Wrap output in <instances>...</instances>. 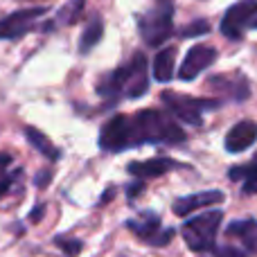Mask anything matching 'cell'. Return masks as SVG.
Segmentation results:
<instances>
[{
	"instance_id": "8fae6325",
	"label": "cell",
	"mask_w": 257,
	"mask_h": 257,
	"mask_svg": "<svg viewBox=\"0 0 257 257\" xmlns=\"http://www.w3.org/2000/svg\"><path fill=\"white\" fill-rule=\"evenodd\" d=\"M183 167L178 160L174 158H149V160H133L128 163V174L140 181L145 178H156V176H163L167 172H174V169Z\"/></svg>"
},
{
	"instance_id": "d6986e66",
	"label": "cell",
	"mask_w": 257,
	"mask_h": 257,
	"mask_svg": "<svg viewBox=\"0 0 257 257\" xmlns=\"http://www.w3.org/2000/svg\"><path fill=\"white\" fill-rule=\"evenodd\" d=\"M16 176H21V169H12V156L0 154V196L9 192Z\"/></svg>"
},
{
	"instance_id": "6da1fadb",
	"label": "cell",
	"mask_w": 257,
	"mask_h": 257,
	"mask_svg": "<svg viewBox=\"0 0 257 257\" xmlns=\"http://www.w3.org/2000/svg\"><path fill=\"white\" fill-rule=\"evenodd\" d=\"M131 138L133 147H140L145 142L147 145H178L187 140V133L169 113L145 108L131 115Z\"/></svg>"
},
{
	"instance_id": "30bf717a",
	"label": "cell",
	"mask_w": 257,
	"mask_h": 257,
	"mask_svg": "<svg viewBox=\"0 0 257 257\" xmlns=\"http://www.w3.org/2000/svg\"><path fill=\"white\" fill-rule=\"evenodd\" d=\"M214 61H217V50L210 48V45H194V48L185 54V59H183L178 77H181L183 81H192L203 70H208Z\"/></svg>"
},
{
	"instance_id": "2e32d148",
	"label": "cell",
	"mask_w": 257,
	"mask_h": 257,
	"mask_svg": "<svg viewBox=\"0 0 257 257\" xmlns=\"http://www.w3.org/2000/svg\"><path fill=\"white\" fill-rule=\"evenodd\" d=\"M174 61H176V48H165L154 59V79L167 84L174 77Z\"/></svg>"
},
{
	"instance_id": "f1b7e54d",
	"label": "cell",
	"mask_w": 257,
	"mask_h": 257,
	"mask_svg": "<svg viewBox=\"0 0 257 257\" xmlns=\"http://www.w3.org/2000/svg\"><path fill=\"white\" fill-rule=\"evenodd\" d=\"M253 27H257V18H255V21H253Z\"/></svg>"
},
{
	"instance_id": "ac0fdd59",
	"label": "cell",
	"mask_w": 257,
	"mask_h": 257,
	"mask_svg": "<svg viewBox=\"0 0 257 257\" xmlns=\"http://www.w3.org/2000/svg\"><path fill=\"white\" fill-rule=\"evenodd\" d=\"M25 138L32 142V147H34L39 154H43L48 160H57V158H59V149L48 140V136H45V133L39 131V128L27 126V128H25Z\"/></svg>"
},
{
	"instance_id": "ffe728a7",
	"label": "cell",
	"mask_w": 257,
	"mask_h": 257,
	"mask_svg": "<svg viewBox=\"0 0 257 257\" xmlns=\"http://www.w3.org/2000/svg\"><path fill=\"white\" fill-rule=\"evenodd\" d=\"M84 5H86V0H68L57 12V23L59 25H70V23H75L77 18L81 16V12H84Z\"/></svg>"
},
{
	"instance_id": "5bb4252c",
	"label": "cell",
	"mask_w": 257,
	"mask_h": 257,
	"mask_svg": "<svg viewBox=\"0 0 257 257\" xmlns=\"http://www.w3.org/2000/svg\"><path fill=\"white\" fill-rule=\"evenodd\" d=\"M210 88H217L223 90V93L228 95L230 99H246L248 97V84H246V79L239 75V72H230V75H221V77H212V79L208 81Z\"/></svg>"
},
{
	"instance_id": "7c38bea8",
	"label": "cell",
	"mask_w": 257,
	"mask_h": 257,
	"mask_svg": "<svg viewBox=\"0 0 257 257\" xmlns=\"http://www.w3.org/2000/svg\"><path fill=\"white\" fill-rule=\"evenodd\" d=\"M255 140H257V122L244 120V122H237V124L226 133L223 145H226L228 154H241V151L248 149Z\"/></svg>"
},
{
	"instance_id": "44dd1931",
	"label": "cell",
	"mask_w": 257,
	"mask_h": 257,
	"mask_svg": "<svg viewBox=\"0 0 257 257\" xmlns=\"http://www.w3.org/2000/svg\"><path fill=\"white\" fill-rule=\"evenodd\" d=\"M210 32V23L199 18V21H192L190 25H185L183 30H178V36L181 39H192V36H201V34H208Z\"/></svg>"
},
{
	"instance_id": "5b68a950",
	"label": "cell",
	"mask_w": 257,
	"mask_h": 257,
	"mask_svg": "<svg viewBox=\"0 0 257 257\" xmlns=\"http://www.w3.org/2000/svg\"><path fill=\"white\" fill-rule=\"evenodd\" d=\"M99 147H102V151H111V154H120L124 149H131L133 147L131 117L115 115L108 122H104L102 131H99Z\"/></svg>"
},
{
	"instance_id": "9c48e42d",
	"label": "cell",
	"mask_w": 257,
	"mask_h": 257,
	"mask_svg": "<svg viewBox=\"0 0 257 257\" xmlns=\"http://www.w3.org/2000/svg\"><path fill=\"white\" fill-rule=\"evenodd\" d=\"M48 12L45 7H30V9H21L14 12L9 16L0 18V39H21L27 32L34 30V25L39 23V18Z\"/></svg>"
},
{
	"instance_id": "52a82bcc",
	"label": "cell",
	"mask_w": 257,
	"mask_h": 257,
	"mask_svg": "<svg viewBox=\"0 0 257 257\" xmlns=\"http://www.w3.org/2000/svg\"><path fill=\"white\" fill-rule=\"evenodd\" d=\"M122 84V93L131 99H138L147 93L149 88V77H147V59L142 52H136L131 63L117 70Z\"/></svg>"
},
{
	"instance_id": "d4e9b609",
	"label": "cell",
	"mask_w": 257,
	"mask_h": 257,
	"mask_svg": "<svg viewBox=\"0 0 257 257\" xmlns=\"http://www.w3.org/2000/svg\"><path fill=\"white\" fill-rule=\"evenodd\" d=\"M241 190H244V194H257V172L250 174V176L246 178Z\"/></svg>"
},
{
	"instance_id": "83f0119b",
	"label": "cell",
	"mask_w": 257,
	"mask_h": 257,
	"mask_svg": "<svg viewBox=\"0 0 257 257\" xmlns=\"http://www.w3.org/2000/svg\"><path fill=\"white\" fill-rule=\"evenodd\" d=\"M43 205H39V208H34V210H32V214H30V219H32V221H39V219H41V214H43Z\"/></svg>"
},
{
	"instance_id": "e0dca14e",
	"label": "cell",
	"mask_w": 257,
	"mask_h": 257,
	"mask_svg": "<svg viewBox=\"0 0 257 257\" xmlns=\"http://www.w3.org/2000/svg\"><path fill=\"white\" fill-rule=\"evenodd\" d=\"M102 36H104V23L99 21V18H93V21L84 27V32H81L79 52L81 54H88L93 48H97V43L102 41Z\"/></svg>"
},
{
	"instance_id": "277c9868",
	"label": "cell",
	"mask_w": 257,
	"mask_h": 257,
	"mask_svg": "<svg viewBox=\"0 0 257 257\" xmlns=\"http://www.w3.org/2000/svg\"><path fill=\"white\" fill-rule=\"evenodd\" d=\"M163 104L167 111H172L178 120L185 124L201 126L203 124V108H217V99H196V97H185L178 93H163Z\"/></svg>"
},
{
	"instance_id": "3957f363",
	"label": "cell",
	"mask_w": 257,
	"mask_h": 257,
	"mask_svg": "<svg viewBox=\"0 0 257 257\" xmlns=\"http://www.w3.org/2000/svg\"><path fill=\"white\" fill-rule=\"evenodd\" d=\"M138 32L142 41L151 48H158L174 32V7L169 3H160L138 18Z\"/></svg>"
},
{
	"instance_id": "9a60e30c",
	"label": "cell",
	"mask_w": 257,
	"mask_h": 257,
	"mask_svg": "<svg viewBox=\"0 0 257 257\" xmlns=\"http://www.w3.org/2000/svg\"><path fill=\"white\" fill-rule=\"evenodd\" d=\"M228 235L237 237V239L246 246V250H248V253L257 255V221H255V219L232 221L230 226H228Z\"/></svg>"
},
{
	"instance_id": "ba28073f",
	"label": "cell",
	"mask_w": 257,
	"mask_h": 257,
	"mask_svg": "<svg viewBox=\"0 0 257 257\" xmlns=\"http://www.w3.org/2000/svg\"><path fill=\"white\" fill-rule=\"evenodd\" d=\"M126 228L131 232H136L142 241H147V244H151V246H167L169 241H172V235H174L172 228L160 226L158 214H154V212H145L138 219L126 221Z\"/></svg>"
},
{
	"instance_id": "4316f807",
	"label": "cell",
	"mask_w": 257,
	"mask_h": 257,
	"mask_svg": "<svg viewBox=\"0 0 257 257\" xmlns=\"http://www.w3.org/2000/svg\"><path fill=\"white\" fill-rule=\"evenodd\" d=\"M142 187H145V183H136V185H131V187H128V190H126V194L133 199V196H136V194H140V192H142Z\"/></svg>"
},
{
	"instance_id": "7402d4cb",
	"label": "cell",
	"mask_w": 257,
	"mask_h": 257,
	"mask_svg": "<svg viewBox=\"0 0 257 257\" xmlns=\"http://www.w3.org/2000/svg\"><path fill=\"white\" fill-rule=\"evenodd\" d=\"M54 244H57L59 248H63V253H66L68 257H75L81 250V246H84L79 239H75V237H57Z\"/></svg>"
},
{
	"instance_id": "cb8c5ba5",
	"label": "cell",
	"mask_w": 257,
	"mask_h": 257,
	"mask_svg": "<svg viewBox=\"0 0 257 257\" xmlns=\"http://www.w3.org/2000/svg\"><path fill=\"white\" fill-rule=\"evenodd\" d=\"M214 257H246V255L235 246H219V248H214Z\"/></svg>"
},
{
	"instance_id": "7a4b0ae2",
	"label": "cell",
	"mask_w": 257,
	"mask_h": 257,
	"mask_svg": "<svg viewBox=\"0 0 257 257\" xmlns=\"http://www.w3.org/2000/svg\"><path fill=\"white\" fill-rule=\"evenodd\" d=\"M221 219H223L221 210H212V212L199 214V217H194V219H187L181 228L187 248L194 250V253L214 250V241H217V232H219V226H221Z\"/></svg>"
},
{
	"instance_id": "484cf974",
	"label": "cell",
	"mask_w": 257,
	"mask_h": 257,
	"mask_svg": "<svg viewBox=\"0 0 257 257\" xmlns=\"http://www.w3.org/2000/svg\"><path fill=\"white\" fill-rule=\"evenodd\" d=\"M50 178H52V172H50V169H45V172H41L39 176L34 178V185H36V187H48Z\"/></svg>"
},
{
	"instance_id": "4fadbf2b",
	"label": "cell",
	"mask_w": 257,
	"mask_h": 257,
	"mask_svg": "<svg viewBox=\"0 0 257 257\" xmlns=\"http://www.w3.org/2000/svg\"><path fill=\"white\" fill-rule=\"evenodd\" d=\"M226 199L221 190H208V192H196V194H190V196H181V199L174 201L172 210L174 214L178 217H187L190 212H194L196 208H203V205H214V203H221Z\"/></svg>"
},
{
	"instance_id": "603a6c76",
	"label": "cell",
	"mask_w": 257,
	"mask_h": 257,
	"mask_svg": "<svg viewBox=\"0 0 257 257\" xmlns=\"http://www.w3.org/2000/svg\"><path fill=\"white\" fill-rule=\"evenodd\" d=\"M257 172V154H255V158L250 160L248 165H241V167H232L230 172H228V176L232 178V181H239V178H248L250 174H255Z\"/></svg>"
},
{
	"instance_id": "8992f818",
	"label": "cell",
	"mask_w": 257,
	"mask_h": 257,
	"mask_svg": "<svg viewBox=\"0 0 257 257\" xmlns=\"http://www.w3.org/2000/svg\"><path fill=\"white\" fill-rule=\"evenodd\" d=\"M257 16V0H241V3H235L230 9L226 12L221 21V32L226 39H241L246 32V27L253 25Z\"/></svg>"
}]
</instances>
